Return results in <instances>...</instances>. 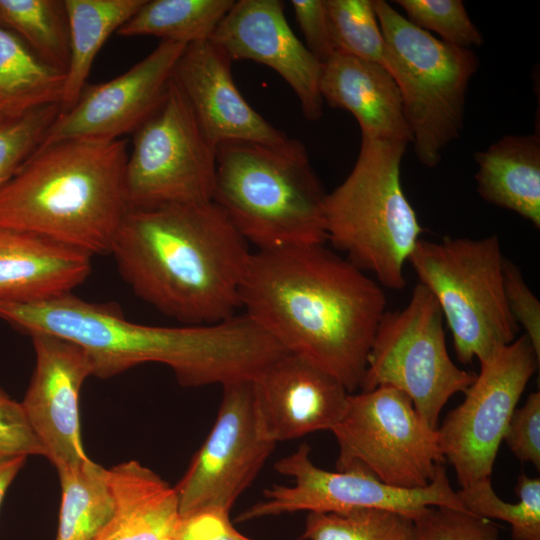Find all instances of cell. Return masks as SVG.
<instances>
[{"label": "cell", "instance_id": "cell-24", "mask_svg": "<svg viewBox=\"0 0 540 540\" xmlns=\"http://www.w3.org/2000/svg\"><path fill=\"white\" fill-rule=\"evenodd\" d=\"M70 34V60L60 113L69 110L82 90L99 50L145 0H64Z\"/></svg>", "mask_w": 540, "mask_h": 540}, {"label": "cell", "instance_id": "cell-35", "mask_svg": "<svg viewBox=\"0 0 540 540\" xmlns=\"http://www.w3.org/2000/svg\"><path fill=\"white\" fill-rule=\"evenodd\" d=\"M503 284L510 313L540 356V302L526 284L518 266L505 257Z\"/></svg>", "mask_w": 540, "mask_h": 540}, {"label": "cell", "instance_id": "cell-8", "mask_svg": "<svg viewBox=\"0 0 540 540\" xmlns=\"http://www.w3.org/2000/svg\"><path fill=\"white\" fill-rule=\"evenodd\" d=\"M497 235L480 239H419L408 261L435 297L453 339L457 359L482 363L516 339L507 306Z\"/></svg>", "mask_w": 540, "mask_h": 540}, {"label": "cell", "instance_id": "cell-19", "mask_svg": "<svg viewBox=\"0 0 540 540\" xmlns=\"http://www.w3.org/2000/svg\"><path fill=\"white\" fill-rule=\"evenodd\" d=\"M232 60L210 40L189 44L179 57L173 81L184 95L206 136L225 142L278 144L289 137L268 122L242 96Z\"/></svg>", "mask_w": 540, "mask_h": 540}, {"label": "cell", "instance_id": "cell-27", "mask_svg": "<svg viewBox=\"0 0 540 540\" xmlns=\"http://www.w3.org/2000/svg\"><path fill=\"white\" fill-rule=\"evenodd\" d=\"M234 0H145L116 32L189 45L210 40Z\"/></svg>", "mask_w": 540, "mask_h": 540}, {"label": "cell", "instance_id": "cell-1", "mask_svg": "<svg viewBox=\"0 0 540 540\" xmlns=\"http://www.w3.org/2000/svg\"><path fill=\"white\" fill-rule=\"evenodd\" d=\"M382 286L325 243L251 252L240 306L287 352L359 388L386 311Z\"/></svg>", "mask_w": 540, "mask_h": 540}, {"label": "cell", "instance_id": "cell-26", "mask_svg": "<svg viewBox=\"0 0 540 540\" xmlns=\"http://www.w3.org/2000/svg\"><path fill=\"white\" fill-rule=\"evenodd\" d=\"M57 472L62 496L56 540H95L115 510L108 469L88 458Z\"/></svg>", "mask_w": 540, "mask_h": 540}, {"label": "cell", "instance_id": "cell-32", "mask_svg": "<svg viewBox=\"0 0 540 540\" xmlns=\"http://www.w3.org/2000/svg\"><path fill=\"white\" fill-rule=\"evenodd\" d=\"M59 114V104H49L0 123V189L40 147Z\"/></svg>", "mask_w": 540, "mask_h": 540}, {"label": "cell", "instance_id": "cell-37", "mask_svg": "<svg viewBox=\"0 0 540 540\" xmlns=\"http://www.w3.org/2000/svg\"><path fill=\"white\" fill-rule=\"evenodd\" d=\"M0 453L42 455L43 446L35 435L22 404L0 389Z\"/></svg>", "mask_w": 540, "mask_h": 540}, {"label": "cell", "instance_id": "cell-5", "mask_svg": "<svg viewBox=\"0 0 540 540\" xmlns=\"http://www.w3.org/2000/svg\"><path fill=\"white\" fill-rule=\"evenodd\" d=\"M325 198L299 140L216 147L212 201L256 250L326 243Z\"/></svg>", "mask_w": 540, "mask_h": 540}, {"label": "cell", "instance_id": "cell-33", "mask_svg": "<svg viewBox=\"0 0 540 540\" xmlns=\"http://www.w3.org/2000/svg\"><path fill=\"white\" fill-rule=\"evenodd\" d=\"M415 26L433 31L441 40L470 49L483 44V36L470 19L461 0H396Z\"/></svg>", "mask_w": 540, "mask_h": 540}, {"label": "cell", "instance_id": "cell-2", "mask_svg": "<svg viewBox=\"0 0 540 540\" xmlns=\"http://www.w3.org/2000/svg\"><path fill=\"white\" fill-rule=\"evenodd\" d=\"M0 318L28 335L77 344L92 376L101 379L152 362L168 366L184 387L224 386L253 380L286 352L245 313L206 325H144L127 320L115 305L68 293L36 302L0 300Z\"/></svg>", "mask_w": 540, "mask_h": 540}, {"label": "cell", "instance_id": "cell-3", "mask_svg": "<svg viewBox=\"0 0 540 540\" xmlns=\"http://www.w3.org/2000/svg\"><path fill=\"white\" fill-rule=\"evenodd\" d=\"M134 293L183 325L236 315L251 255L213 202L129 207L110 252Z\"/></svg>", "mask_w": 540, "mask_h": 540}, {"label": "cell", "instance_id": "cell-25", "mask_svg": "<svg viewBox=\"0 0 540 540\" xmlns=\"http://www.w3.org/2000/svg\"><path fill=\"white\" fill-rule=\"evenodd\" d=\"M65 78V72L44 62L0 26V123L45 105L60 106Z\"/></svg>", "mask_w": 540, "mask_h": 540}, {"label": "cell", "instance_id": "cell-29", "mask_svg": "<svg viewBox=\"0 0 540 540\" xmlns=\"http://www.w3.org/2000/svg\"><path fill=\"white\" fill-rule=\"evenodd\" d=\"M515 492L519 498L517 503L503 501L495 493L490 477L456 491L467 512L510 524L513 540H540V479L520 474Z\"/></svg>", "mask_w": 540, "mask_h": 540}, {"label": "cell", "instance_id": "cell-20", "mask_svg": "<svg viewBox=\"0 0 540 540\" xmlns=\"http://www.w3.org/2000/svg\"><path fill=\"white\" fill-rule=\"evenodd\" d=\"M320 92L356 118L362 137L413 141L399 88L383 65L335 51L323 64Z\"/></svg>", "mask_w": 540, "mask_h": 540}, {"label": "cell", "instance_id": "cell-30", "mask_svg": "<svg viewBox=\"0 0 540 540\" xmlns=\"http://www.w3.org/2000/svg\"><path fill=\"white\" fill-rule=\"evenodd\" d=\"M304 540H414L413 518L396 511L356 508L343 513L309 512Z\"/></svg>", "mask_w": 540, "mask_h": 540}, {"label": "cell", "instance_id": "cell-28", "mask_svg": "<svg viewBox=\"0 0 540 540\" xmlns=\"http://www.w3.org/2000/svg\"><path fill=\"white\" fill-rule=\"evenodd\" d=\"M0 26L44 62L66 73L70 34L64 0H0Z\"/></svg>", "mask_w": 540, "mask_h": 540}, {"label": "cell", "instance_id": "cell-11", "mask_svg": "<svg viewBox=\"0 0 540 540\" xmlns=\"http://www.w3.org/2000/svg\"><path fill=\"white\" fill-rule=\"evenodd\" d=\"M216 147L172 78L164 101L133 133L125 168L129 207L212 201Z\"/></svg>", "mask_w": 540, "mask_h": 540}, {"label": "cell", "instance_id": "cell-36", "mask_svg": "<svg viewBox=\"0 0 540 540\" xmlns=\"http://www.w3.org/2000/svg\"><path fill=\"white\" fill-rule=\"evenodd\" d=\"M503 440L522 463L540 469V392L529 394L525 403L510 418Z\"/></svg>", "mask_w": 540, "mask_h": 540}, {"label": "cell", "instance_id": "cell-12", "mask_svg": "<svg viewBox=\"0 0 540 540\" xmlns=\"http://www.w3.org/2000/svg\"><path fill=\"white\" fill-rule=\"evenodd\" d=\"M539 362L524 334L505 345L480 363L463 402L437 428L441 452L460 488L491 476L510 418Z\"/></svg>", "mask_w": 540, "mask_h": 540}, {"label": "cell", "instance_id": "cell-9", "mask_svg": "<svg viewBox=\"0 0 540 540\" xmlns=\"http://www.w3.org/2000/svg\"><path fill=\"white\" fill-rule=\"evenodd\" d=\"M476 374L458 367L446 346L441 309L418 283L401 310L385 311L376 329L359 388H395L409 397L422 420L437 429L449 399L463 392Z\"/></svg>", "mask_w": 540, "mask_h": 540}, {"label": "cell", "instance_id": "cell-31", "mask_svg": "<svg viewBox=\"0 0 540 540\" xmlns=\"http://www.w3.org/2000/svg\"><path fill=\"white\" fill-rule=\"evenodd\" d=\"M335 51L383 65L384 39L372 0H325Z\"/></svg>", "mask_w": 540, "mask_h": 540}, {"label": "cell", "instance_id": "cell-40", "mask_svg": "<svg viewBox=\"0 0 540 540\" xmlns=\"http://www.w3.org/2000/svg\"><path fill=\"white\" fill-rule=\"evenodd\" d=\"M26 456L0 453V505L5 493L25 463Z\"/></svg>", "mask_w": 540, "mask_h": 540}, {"label": "cell", "instance_id": "cell-22", "mask_svg": "<svg viewBox=\"0 0 540 540\" xmlns=\"http://www.w3.org/2000/svg\"><path fill=\"white\" fill-rule=\"evenodd\" d=\"M115 510L95 540H176L181 522L175 487L131 460L108 469Z\"/></svg>", "mask_w": 540, "mask_h": 540}, {"label": "cell", "instance_id": "cell-23", "mask_svg": "<svg viewBox=\"0 0 540 540\" xmlns=\"http://www.w3.org/2000/svg\"><path fill=\"white\" fill-rule=\"evenodd\" d=\"M479 195L540 228V137L507 135L475 154Z\"/></svg>", "mask_w": 540, "mask_h": 540}, {"label": "cell", "instance_id": "cell-7", "mask_svg": "<svg viewBox=\"0 0 540 540\" xmlns=\"http://www.w3.org/2000/svg\"><path fill=\"white\" fill-rule=\"evenodd\" d=\"M384 39L383 66L395 80L420 163L435 167L459 138L469 81L479 60L414 24L384 0H374Z\"/></svg>", "mask_w": 540, "mask_h": 540}, {"label": "cell", "instance_id": "cell-16", "mask_svg": "<svg viewBox=\"0 0 540 540\" xmlns=\"http://www.w3.org/2000/svg\"><path fill=\"white\" fill-rule=\"evenodd\" d=\"M30 336L36 363L22 407L56 469L78 466L88 459L80 434L79 395L92 376L91 362L69 340L46 333Z\"/></svg>", "mask_w": 540, "mask_h": 540}, {"label": "cell", "instance_id": "cell-14", "mask_svg": "<svg viewBox=\"0 0 540 540\" xmlns=\"http://www.w3.org/2000/svg\"><path fill=\"white\" fill-rule=\"evenodd\" d=\"M222 387L215 423L175 486L181 517L207 509L230 512L276 445L262 430L252 380Z\"/></svg>", "mask_w": 540, "mask_h": 540}, {"label": "cell", "instance_id": "cell-15", "mask_svg": "<svg viewBox=\"0 0 540 540\" xmlns=\"http://www.w3.org/2000/svg\"><path fill=\"white\" fill-rule=\"evenodd\" d=\"M186 46L161 41L125 73L86 85L74 105L56 118L38 149L68 140L108 143L134 133L164 101Z\"/></svg>", "mask_w": 540, "mask_h": 540}, {"label": "cell", "instance_id": "cell-21", "mask_svg": "<svg viewBox=\"0 0 540 540\" xmlns=\"http://www.w3.org/2000/svg\"><path fill=\"white\" fill-rule=\"evenodd\" d=\"M91 257L37 234L0 229V300L36 302L71 293L91 273Z\"/></svg>", "mask_w": 540, "mask_h": 540}, {"label": "cell", "instance_id": "cell-34", "mask_svg": "<svg viewBox=\"0 0 540 540\" xmlns=\"http://www.w3.org/2000/svg\"><path fill=\"white\" fill-rule=\"evenodd\" d=\"M413 522L414 540H500L492 521L455 508L430 506Z\"/></svg>", "mask_w": 540, "mask_h": 540}, {"label": "cell", "instance_id": "cell-4", "mask_svg": "<svg viewBox=\"0 0 540 540\" xmlns=\"http://www.w3.org/2000/svg\"><path fill=\"white\" fill-rule=\"evenodd\" d=\"M127 142L68 140L37 149L0 189V229L109 253L128 211Z\"/></svg>", "mask_w": 540, "mask_h": 540}, {"label": "cell", "instance_id": "cell-10", "mask_svg": "<svg viewBox=\"0 0 540 540\" xmlns=\"http://www.w3.org/2000/svg\"><path fill=\"white\" fill-rule=\"evenodd\" d=\"M331 432L339 446L337 471H361L391 486L425 487L445 462L437 429L422 420L407 395L389 386L349 394Z\"/></svg>", "mask_w": 540, "mask_h": 540}, {"label": "cell", "instance_id": "cell-17", "mask_svg": "<svg viewBox=\"0 0 540 540\" xmlns=\"http://www.w3.org/2000/svg\"><path fill=\"white\" fill-rule=\"evenodd\" d=\"M210 41L232 61L251 60L276 71L297 96L307 120L316 121L322 116L323 64L293 33L284 15L283 1H234Z\"/></svg>", "mask_w": 540, "mask_h": 540}, {"label": "cell", "instance_id": "cell-6", "mask_svg": "<svg viewBox=\"0 0 540 540\" xmlns=\"http://www.w3.org/2000/svg\"><path fill=\"white\" fill-rule=\"evenodd\" d=\"M406 147L362 137L351 172L325 198L327 241L394 290L404 288V265L423 232L401 184Z\"/></svg>", "mask_w": 540, "mask_h": 540}, {"label": "cell", "instance_id": "cell-18", "mask_svg": "<svg viewBox=\"0 0 540 540\" xmlns=\"http://www.w3.org/2000/svg\"><path fill=\"white\" fill-rule=\"evenodd\" d=\"M252 383L262 430L275 443L331 431L349 395L334 376L290 352L268 363Z\"/></svg>", "mask_w": 540, "mask_h": 540}, {"label": "cell", "instance_id": "cell-39", "mask_svg": "<svg viewBox=\"0 0 540 540\" xmlns=\"http://www.w3.org/2000/svg\"><path fill=\"white\" fill-rule=\"evenodd\" d=\"M176 540H253L237 531L229 512L207 509L182 517Z\"/></svg>", "mask_w": 540, "mask_h": 540}, {"label": "cell", "instance_id": "cell-38", "mask_svg": "<svg viewBox=\"0 0 540 540\" xmlns=\"http://www.w3.org/2000/svg\"><path fill=\"white\" fill-rule=\"evenodd\" d=\"M305 46L324 64L335 52L325 0H291Z\"/></svg>", "mask_w": 540, "mask_h": 540}, {"label": "cell", "instance_id": "cell-13", "mask_svg": "<svg viewBox=\"0 0 540 540\" xmlns=\"http://www.w3.org/2000/svg\"><path fill=\"white\" fill-rule=\"evenodd\" d=\"M310 447L299 448L275 463L278 473L293 484L273 485L263 499L244 510L237 521L299 511L343 513L356 508H378L414 517L430 506L466 511L452 488L445 465L438 467L434 480L422 488H400L381 482L361 471H327L314 465Z\"/></svg>", "mask_w": 540, "mask_h": 540}]
</instances>
